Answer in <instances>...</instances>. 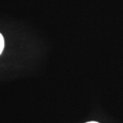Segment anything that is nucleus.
Listing matches in <instances>:
<instances>
[{"instance_id": "1", "label": "nucleus", "mask_w": 123, "mask_h": 123, "mask_svg": "<svg viewBox=\"0 0 123 123\" xmlns=\"http://www.w3.org/2000/svg\"><path fill=\"white\" fill-rule=\"evenodd\" d=\"M3 47H4V39H3L2 35L0 34V55H1L2 52Z\"/></svg>"}, {"instance_id": "2", "label": "nucleus", "mask_w": 123, "mask_h": 123, "mask_svg": "<svg viewBox=\"0 0 123 123\" xmlns=\"http://www.w3.org/2000/svg\"><path fill=\"white\" fill-rule=\"evenodd\" d=\"M86 123H99V122H86Z\"/></svg>"}]
</instances>
